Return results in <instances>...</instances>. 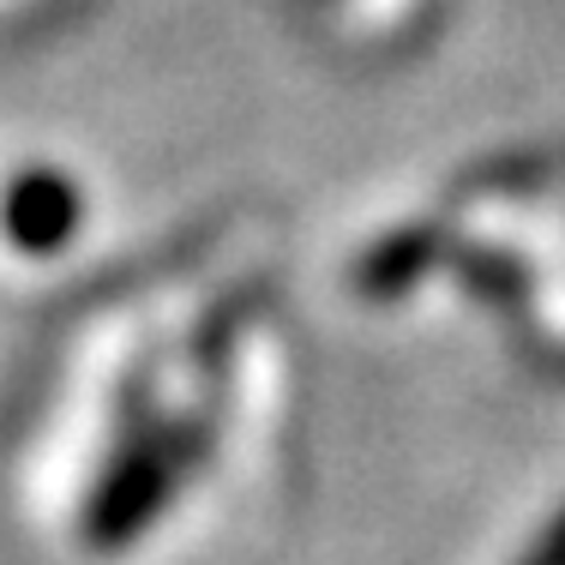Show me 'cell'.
<instances>
[{"label":"cell","mask_w":565,"mask_h":565,"mask_svg":"<svg viewBox=\"0 0 565 565\" xmlns=\"http://www.w3.org/2000/svg\"><path fill=\"white\" fill-rule=\"evenodd\" d=\"M66 228H73V193H66V181H55V174L19 181V193H12V235L24 247H55Z\"/></svg>","instance_id":"cell-1"}]
</instances>
